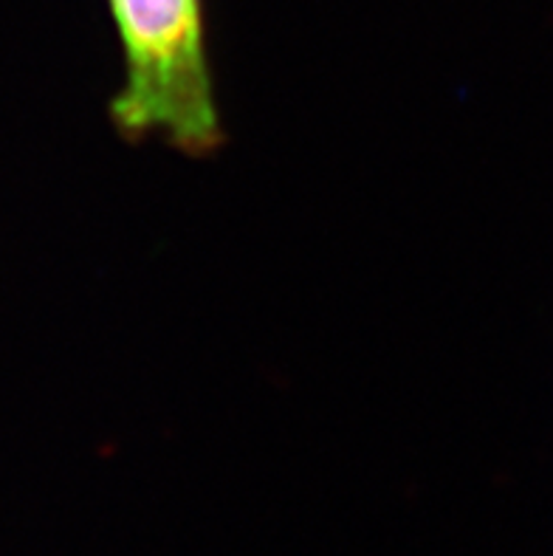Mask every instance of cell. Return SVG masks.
<instances>
[{
  "label": "cell",
  "instance_id": "6da1fadb",
  "mask_svg": "<svg viewBox=\"0 0 553 556\" xmlns=\"http://www.w3.org/2000/svg\"><path fill=\"white\" fill-rule=\"evenodd\" d=\"M122 83L108 102L120 139H159L187 159L226 144L212 71L206 0H108Z\"/></svg>",
  "mask_w": 553,
  "mask_h": 556
}]
</instances>
